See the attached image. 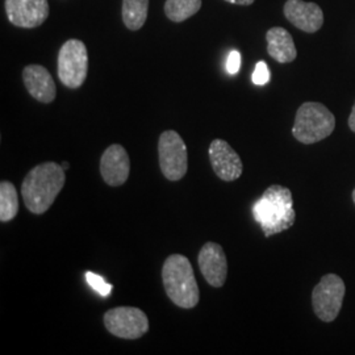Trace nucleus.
Here are the masks:
<instances>
[{"instance_id": "f257e3e1", "label": "nucleus", "mask_w": 355, "mask_h": 355, "mask_svg": "<svg viewBox=\"0 0 355 355\" xmlns=\"http://www.w3.org/2000/svg\"><path fill=\"white\" fill-rule=\"evenodd\" d=\"M64 167L55 162H45L33 167L24 178L21 195L26 207L35 215L45 214L64 189Z\"/></svg>"}, {"instance_id": "f03ea898", "label": "nucleus", "mask_w": 355, "mask_h": 355, "mask_svg": "<svg viewBox=\"0 0 355 355\" xmlns=\"http://www.w3.org/2000/svg\"><path fill=\"white\" fill-rule=\"evenodd\" d=\"M253 216L267 239L292 228L296 212L291 190L279 184L270 186L254 204Z\"/></svg>"}, {"instance_id": "7ed1b4c3", "label": "nucleus", "mask_w": 355, "mask_h": 355, "mask_svg": "<svg viewBox=\"0 0 355 355\" xmlns=\"http://www.w3.org/2000/svg\"><path fill=\"white\" fill-rule=\"evenodd\" d=\"M162 282L168 299L179 308L191 309L199 304L200 291L189 258L170 255L162 267Z\"/></svg>"}, {"instance_id": "20e7f679", "label": "nucleus", "mask_w": 355, "mask_h": 355, "mask_svg": "<svg viewBox=\"0 0 355 355\" xmlns=\"http://www.w3.org/2000/svg\"><path fill=\"white\" fill-rule=\"evenodd\" d=\"M336 128V117L329 110L316 102H306L296 112L292 135L305 145L325 140Z\"/></svg>"}, {"instance_id": "39448f33", "label": "nucleus", "mask_w": 355, "mask_h": 355, "mask_svg": "<svg viewBox=\"0 0 355 355\" xmlns=\"http://www.w3.org/2000/svg\"><path fill=\"white\" fill-rule=\"evenodd\" d=\"M58 78L69 89H79L89 73V53L80 40L66 41L58 53Z\"/></svg>"}, {"instance_id": "423d86ee", "label": "nucleus", "mask_w": 355, "mask_h": 355, "mask_svg": "<svg viewBox=\"0 0 355 355\" xmlns=\"http://www.w3.org/2000/svg\"><path fill=\"white\" fill-rule=\"evenodd\" d=\"M346 287L336 274H327L312 292L313 311L321 321L331 322L338 318L343 308Z\"/></svg>"}, {"instance_id": "0eeeda50", "label": "nucleus", "mask_w": 355, "mask_h": 355, "mask_svg": "<svg viewBox=\"0 0 355 355\" xmlns=\"http://www.w3.org/2000/svg\"><path fill=\"white\" fill-rule=\"evenodd\" d=\"M159 167L166 179L178 182L186 175L189 168L187 148L175 130H166L158 141Z\"/></svg>"}, {"instance_id": "6e6552de", "label": "nucleus", "mask_w": 355, "mask_h": 355, "mask_svg": "<svg viewBox=\"0 0 355 355\" xmlns=\"http://www.w3.org/2000/svg\"><path fill=\"white\" fill-rule=\"evenodd\" d=\"M105 329L123 340H137L149 330V318L139 308L117 306L104 315Z\"/></svg>"}, {"instance_id": "1a4fd4ad", "label": "nucleus", "mask_w": 355, "mask_h": 355, "mask_svg": "<svg viewBox=\"0 0 355 355\" xmlns=\"http://www.w3.org/2000/svg\"><path fill=\"white\" fill-rule=\"evenodd\" d=\"M10 23L19 28H37L49 16L48 0H6Z\"/></svg>"}, {"instance_id": "9d476101", "label": "nucleus", "mask_w": 355, "mask_h": 355, "mask_svg": "<svg viewBox=\"0 0 355 355\" xmlns=\"http://www.w3.org/2000/svg\"><path fill=\"white\" fill-rule=\"evenodd\" d=\"M198 263L208 284L216 288L225 284L228 275V261L221 245L216 242H207L199 252Z\"/></svg>"}, {"instance_id": "9b49d317", "label": "nucleus", "mask_w": 355, "mask_h": 355, "mask_svg": "<svg viewBox=\"0 0 355 355\" xmlns=\"http://www.w3.org/2000/svg\"><path fill=\"white\" fill-rule=\"evenodd\" d=\"M209 161L216 175L224 182H233L241 177L243 171L240 155L227 141L216 140L209 145Z\"/></svg>"}, {"instance_id": "f8f14e48", "label": "nucleus", "mask_w": 355, "mask_h": 355, "mask_svg": "<svg viewBox=\"0 0 355 355\" xmlns=\"http://www.w3.org/2000/svg\"><path fill=\"white\" fill-rule=\"evenodd\" d=\"M130 161L127 150L114 144L105 149L101 159V174L104 182L111 187L123 186L129 178Z\"/></svg>"}, {"instance_id": "ddd939ff", "label": "nucleus", "mask_w": 355, "mask_h": 355, "mask_svg": "<svg viewBox=\"0 0 355 355\" xmlns=\"http://www.w3.org/2000/svg\"><path fill=\"white\" fill-rule=\"evenodd\" d=\"M284 16L292 26L306 33H315L324 24V13L316 3L304 0H287Z\"/></svg>"}, {"instance_id": "4468645a", "label": "nucleus", "mask_w": 355, "mask_h": 355, "mask_svg": "<svg viewBox=\"0 0 355 355\" xmlns=\"http://www.w3.org/2000/svg\"><path fill=\"white\" fill-rule=\"evenodd\" d=\"M23 80L28 92L41 103H51L55 99L57 89L51 73L41 64H29L23 71Z\"/></svg>"}, {"instance_id": "2eb2a0df", "label": "nucleus", "mask_w": 355, "mask_h": 355, "mask_svg": "<svg viewBox=\"0 0 355 355\" xmlns=\"http://www.w3.org/2000/svg\"><path fill=\"white\" fill-rule=\"evenodd\" d=\"M267 51L271 58H274L279 64H288L292 62L297 51L293 42L290 32H287L284 28L275 26L271 28L266 35Z\"/></svg>"}, {"instance_id": "dca6fc26", "label": "nucleus", "mask_w": 355, "mask_h": 355, "mask_svg": "<svg viewBox=\"0 0 355 355\" xmlns=\"http://www.w3.org/2000/svg\"><path fill=\"white\" fill-rule=\"evenodd\" d=\"M149 0H123V20L128 29L139 31L148 17Z\"/></svg>"}, {"instance_id": "f3484780", "label": "nucleus", "mask_w": 355, "mask_h": 355, "mask_svg": "<svg viewBox=\"0 0 355 355\" xmlns=\"http://www.w3.org/2000/svg\"><path fill=\"white\" fill-rule=\"evenodd\" d=\"M19 212V198L16 187L11 182L0 183V221L8 223L13 220Z\"/></svg>"}, {"instance_id": "a211bd4d", "label": "nucleus", "mask_w": 355, "mask_h": 355, "mask_svg": "<svg viewBox=\"0 0 355 355\" xmlns=\"http://www.w3.org/2000/svg\"><path fill=\"white\" fill-rule=\"evenodd\" d=\"M202 8V0H166V16L174 21L182 23Z\"/></svg>"}, {"instance_id": "6ab92c4d", "label": "nucleus", "mask_w": 355, "mask_h": 355, "mask_svg": "<svg viewBox=\"0 0 355 355\" xmlns=\"http://www.w3.org/2000/svg\"><path fill=\"white\" fill-rule=\"evenodd\" d=\"M86 279L89 282V286H91L95 291L99 292L104 297H107V296L111 295L112 288H114L112 284H108L105 280L103 279L101 275L94 274V272L89 271V272L86 274Z\"/></svg>"}, {"instance_id": "aec40b11", "label": "nucleus", "mask_w": 355, "mask_h": 355, "mask_svg": "<svg viewBox=\"0 0 355 355\" xmlns=\"http://www.w3.org/2000/svg\"><path fill=\"white\" fill-rule=\"evenodd\" d=\"M252 80L257 86H265L270 82V70H268L265 61H259L258 64H255Z\"/></svg>"}, {"instance_id": "412c9836", "label": "nucleus", "mask_w": 355, "mask_h": 355, "mask_svg": "<svg viewBox=\"0 0 355 355\" xmlns=\"http://www.w3.org/2000/svg\"><path fill=\"white\" fill-rule=\"evenodd\" d=\"M241 67V54L240 51H232L227 60V70L230 76H234L240 71Z\"/></svg>"}, {"instance_id": "4be33fe9", "label": "nucleus", "mask_w": 355, "mask_h": 355, "mask_svg": "<svg viewBox=\"0 0 355 355\" xmlns=\"http://www.w3.org/2000/svg\"><path fill=\"white\" fill-rule=\"evenodd\" d=\"M225 1L232 3V4H237V6H250L254 3V0H225Z\"/></svg>"}, {"instance_id": "5701e85b", "label": "nucleus", "mask_w": 355, "mask_h": 355, "mask_svg": "<svg viewBox=\"0 0 355 355\" xmlns=\"http://www.w3.org/2000/svg\"><path fill=\"white\" fill-rule=\"evenodd\" d=\"M349 127L355 133V103L353 110H352V114L349 116Z\"/></svg>"}, {"instance_id": "b1692460", "label": "nucleus", "mask_w": 355, "mask_h": 355, "mask_svg": "<svg viewBox=\"0 0 355 355\" xmlns=\"http://www.w3.org/2000/svg\"><path fill=\"white\" fill-rule=\"evenodd\" d=\"M62 167H64V170H67V168H69V167H70V165H69V164H67V162H64V164H62Z\"/></svg>"}, {"instance_id": "393cba45", "label": "nucleus", "mask_w": 355, "mask_h": 355, "mask_svg": "<svg viewBox=\"0 0 355 355\" xmlns=\"http://www.w3.org/2000/svg\"><path fill=\"white\" fill-rule=\"evenodd\" d=\"M353 200H354V204H355V189H354V191H353Z\"/></svg>"}]
</instances>
